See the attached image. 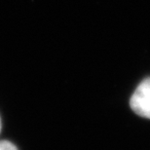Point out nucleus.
I'll return each mask as SVG.
<instances>
[{
    "instance_id": "nucleus-3",
    "label": "nucleus",
    "mask_w": 150,
    "mask_h": 150,
    "mask_svg": "<svg viewBox=\"0 0 150 150\" xmlns=\"http://www.w3.org/2000/svg\"><path fill=\"white\" fill-rule=\"evenodd\" d=\"M1 128H2V125H1V118H0V132H1Z\"/></svg>"
},
{
    "instance_id": "nucleus-1",
    "label": "nucleus",
    "mask_w": 150,
    "mask_h": 150,
    "mask_svg": "<svg viewBox=\"0 0 150 150\" xmlns=\"http://www.w3.org/2000/svg\"><path fill=\"white\" fill-rule=\"evenodd\" d=\"M130 105L137 115L150 119V77L139 85L132 96Z\"/></svg>"
},
{
    "instance_id": "nucleus-2",
    "label": "nucleus",
    "mask_w": 150,
    "mask_h": 150,
    "mask_svg": "<svg viewBox=\"0 0 150 150\" xmlns=\"http://www.w3.org/2000/svg\"><path fill=\"white\" fill-rule=\"evenodd\" d=\"M0 150H19L16 145L7 140H0Z\"/></svg>"
}]
</instances>
